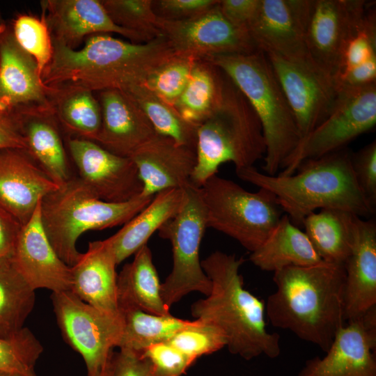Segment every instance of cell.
I'll return each instance as SVG.
<instances>
[{"label":"cell","mask_w":376,"mask_h":376,"mask_svg":"<svg viewBox=\"0 0 376 376\" xmlns=\"http://www.w3.org/2000/svg\"><path fill=\"white\" fill-rule=\"evenodd\" d=\"M52 44V58L40 77L52 99L75 91H124L143 84L175 54L163 36L136 43L102 33L89 37L81 49Z\"/></svg>","instance_id":"6da1fadb"},{"label":"cell","mask_w":376,"mask_h":376,"mask_svg":"<svg viewBox=\"0 0 376 376\" xmlns=\"http://www.w3.org/2000/svg\"><path fill=\"white\" fill-rule=\"evenodd\" d=\"M345 277L344 265L323 260L274 272L276 288L265 302L270 323L326 352L344 325Z\"/></svg>","instance_id":"7a4b0ae2"},{"label":"cell","mask_w":376,"mask_h":376,"mask_svg":"<svg viewBox=\"0 0 376 376\" xmlns=\"http://www.w3.org/2000/svg\"><path fill=\"white\" fill-rule=\"evenodd\" d=\"M244 262L220 251L201 260L211 291L192 304L191 313L196 320L218 327L231 354L245 360L260 355L274 359L281 353L280 336L266 328L265 301L244 287L240 274Z\"/></svg>","instance_id":"3957f363"},{"label":"cell","mask_w":376,"mask_h":376,"mask_svg":"<svg viewBox=\"0 0 376 376\" xmlns=\"http://www.w3.org/2000/svg\"><path fill=\"white\" fill-rule=\"evenodd\" d=\"M345 148L303 162L290 175H269L254 166L236 170L239 178L272 192L282 211L300 225L318 209H335L361 218L373 215L357 181Z\"/></svg>","instance_id":"277c9868"},{"label":"cell","mask_w":376,"mask_h":376,"mask_svg":"<svg viewBox=\"0 0 376 376\" xmlns=\"http://www.w3.org/2000/svg\"><path fill=\"white\" fill-rule=\"evenodd\" d=\"M233 82L260 122L266 152L263 170L275 175L301 140L296 120L280 84L261 50L214 56L206 59Z\"/></svg>","instance_id":"5b68a950"},{"label":"cell","mask_w":376,"mask_h":376,"mask_svg":"<svg viewBox=\"0 0 376 376\" xmlns=\"http://www.w3.org/2000/svg\"><path fill=\"white\" fill-rule=\"evenodd\" d=\"M265 152L258 117L247 99L226 75L221 104L198 126L196 165L191 183L200 187L216 175L225 162H232L235 171L254 166L264 158Z\"/></svg>","instance_id":"8992f818"},{"label":"cell","mask_w":376,"mask_h":376,"mask_svg":"<svg viewBox=\"0 0 376 376\" xmlns=\"http://www.w3.org/2000/svg\"><path fill=\"white\" fill-rule=\"evenodd\" d=\"M153 196L141 194L125 202H107L94 195L79 178H70L41 200V222L58 257L72 267L81 254L76 246L80 235L125 224Z\"/></svg>","instance_id":"52a82bcc"},{"label":"cell","mask_w":376,"mask_h":376,"mask_svg":"<svg viewBox=\"0 0 376 376\" xmlns=\"http://www.w3.org/2000/svg\"><path fill=\"white\" fill-rule=\"evenodd\" d=\"M199 191L207 228L230 237L250 252L265 242L283 215L269 191L259 188L257 191H249L217 174L208 178Z\"/></svg>","instance_id":"ba28073f"},{"label":"cell","mask_w":376,"mask_h":376,"mask_svg":"<svg viewBox=\"0 0 376 376\" xmlns=\"http://www.w3.org/2000/svg\"><path fill=\"white\" fill-rule=\"evenodd\" d=\"M183 191L180 210L158 230L159 235L169 240L172 246L173 267L161 283V295L169 308L192 292L208 295L212 287L200 260L207 222L199 187L191 183Z\"/></svg>","instance_id":"9c48e42d"},{"label":"cell","mask_w":376,"mask_h":376,"mask_svg":"<svg viewBox=\"0 0 376 376\" xmlns=\"http://www.w3.org/2000/svg\"><path fill=\"white\" fill-rule=\"evenodd\" d=\"M375 123L376 83L338 87L337 97L329 116L300 140L278 174L292 175L303 162L344 148L373 129Z\"/></svg>","instance_id":"30bf717a"},{"label":"cell","mask_w":376,"mask_h":376,"mask_svg":"<svg viewBox=\"0 0 376 376\" xmlns=\"http://www.w3.org/2000/svg\"><path fill=\"white\" fill-rule=\"evenodd\" d=\"M57 323L65 340L83 357L88 376H100L107 368L123 333L120 313L104 312L71 290L52 292Z\"/></svg>","instance_id":"8fae6325"},{"label":"cell","mask_w":376,"mask_h":376,"mask_svg":"<svg viewBox=\"0 0 376 376\" xmlns=\"http://www.w3.org/2000/svg\"><path fill=\"white\" fill-rule=\"evenodd\" d=\"M368 7L363 0H310L305 25L306 47L318 70L334 81L345 46L361 26Z\"/></svg>","instance_id":"7c38bea8"},{"label":"cell","mask_w":376,"mask_h":376,"mask_svg":"<svg viewBox=\"0 0 376 376\" xmlns=\"http://www.w3.org/2000/svg\"><path fill=\"white\" fill-rule=\"evenodd\" d=\"M157 25L175 53L196 60L260 50L246 29L233 24L223 15L219 2L187 19L168 20L158 17Z\"/></svg>","instance_id":"4fadbf2b"},{"label":"cell","mask_w":376,"mask_h":376,"mask_svg":"<svg viewBox=\"0 0 376 376\" xmlns=\"http://www.w3.org/2000/svg\"><path fill=\"white\" fill-rule=\"evenodd\" d=\"M309 3L310 0H260L247 30L264 53L322 74L311 58L305 40Z\"/></svg>","instance_id":"5bb4252c"},{"label":"cell","mask_w":376,"mask_h":376,"mask_svg":"<svg viewBox=\"0 0 376 376\" xmlns=\"http://www.w3.org/2000/svg\"><path fill=\"white\" fill-rule=\"evenodd\" d=\"M68 146L79 178L100 200L122 203L142 193L143 184L132 159L78 137L70 139Z\"/></svg>","instance_id":"9a60e30c"},{"label":"cell","mask_w":376,"mask_h":376,"mask_svg":"<svg viewBox=\"0 0 376 376\" xmlns=\"http://www.w3.org/2000/svg\"><path fill=\"white\" fill-rule=\"evenodd\" d=\"M294 115L301 139L321 123L335 104L338 87L325 75L265 53Z\"/></svg>","instance_id":"2e32d148"},{"label":"cell","mask_w":376,"mask_h":376,"mask_svg":"<svg viewBox=\"0 0 376 376\" xmlns=\"http://www.w3.org/2000/svg\"><path fill=\"white\" fill-rule=\"evenodd\" d=\"M33 58L10 34L0 35V100L26 117L49 116L55 111Z\"/></svg>","instance_id":"e0dca14e"},{"label":"cell","mask_w":376,"mask_h":376,"mask_svg":"<svg viewBox=\"0 0 376 376\" xmlns=\"http://www.w3.org/2000/svg\"><path fill=\"white\" fill-rule=\"evenodd\" d=\"M58 187L27 150H0V209L22 226L41 200Z\"/></svg>","instance_id":"ac0fdd59"},{"label":"cell","mask_w":376,"mask_h":376,"mask_svg":"<svg viewBox=\"0 0 376 376\" xmlns=\"http://www.w3.org/2000/svg\"><path fill=\"white\" fill-rule=\"evenodd\" d=\"M11 260L34 290L46 288L57 292L70 290L71 267L61 260L45 233L40 202L31 219L22 226Z\"/></svg>","instance_id":"d6986e66"},{"label":"cell","mask_w":376,"mask_h":376,"mask_svg":"<svg viewBox=\"0 0 376 376\" xmlns=\"http://www.w3.org/2000/svg\"><path fill=\"white\" fill-rule=\"evenodd\" d=\"M352 240L345 264L344 318L361 319L376 308V223L352 215Z\"/></svg>","instance_id":"ffe728a7"},{"label":"cell","mask_w":376,"mask_h":376,"mask_svg":"<svg viewBox=\"0 0 376 376\" xmlns=\"http://www.w3.org/2000/svg\"><path fill=\"white\" fill-rule=\"evenodd\" d=\"M43 17L52 42L77 49L82 39L94 33H115L136 43L147 42L143 36L116 25L97 0H48L42 2Z\"/></svg>","instance_id":"44dd1931"},{"label":"cell","mask_w":376,"mask_h":376,"mask_svg":"<svg viewBox=\"0 0 376 376\" xmlns=\"http://www.w3.org/2000/svg\"><path fill=\"white\" fill-rule=\"evenodd\" d=\"M376 331L361 319L347 322L336 333L323 358L306 362L298 376H376Z\"/></svg>","instance_id":"7402d4cb"},{"label":"cell","mask_w":376,"mask_h":376,"mask_svg":"<svg viewBox=\"0 0 376 376\" xmlns=\"http://www.w3.org/2000/svg\"><path fill=\"white\" fill-rule=\"evenodd\" d=\"M130 159L143 184L141 194L148 196L188 186L196 165L195 149L160 134L141 147Z\"/></svg>","instance_id":"603a6c76"},{"label":"cell","mask_w":376,"mask_h":376,"mask_svg":"<svg viewBox=\"0 0 376 376\" xmlns=\"http://www.w3.org/2000/svg\"><path fill=\"white\" fill-rule=\"evenodd\" d=\"M99 103L102 124L95 143L111 153L130 158L158 134L144 113L124 92L100 91Z\"/></svg>","instance_id":"cb8c5ba5"},{"label":"cell","mask_w":376,"mask_h":376,"mask_svg":"<svg viewBox=\"0 0 376 376\" xmlns=\"http://www.w3.org/2000/svg\"><path fill=\"white\" fill-rule=\"evenodd\" d=\"M115 256L105 240L91 242L71 267L70 290L86 303L119 315Z\"/></svg>","instance_id":"d4e9b609"},{"label":"cell","mask_w":376,"mask_h":376,"mask_svg":"<svg viewBox=\"0 0 376 376\" xmlns=\"http://www.w3.org/2000/svg\"><path fill=\"white\" fill-rule=\"evenodd\" d=\"M183 196V189L157 193L146 207L105 240L118 265L147 244L152 235L178 212Z\"/></svg>","instance_id":"484cf974"},{"label":"cell","mask_w":376,"mask_h":376,"mask_svg":"<svg viewBox=\"0 0 376 376\" xmlns=\"http://www.w3.org/2000/svg\"><path fill=\"white\" fill-rule=\"evenodd\" d=\"M249 260L261 270L272 272L289 266H308L322 261L304 231L285 214L265 242L251 252Z\"/></svg>","instance_id":"4316f807"},{"label":"cell","mask_w":376,"mask_h":376,"mask_svg":"<svg viewBox=\"0 0 376 376\" xmlns=\"http://www.w3.org/2000/svg\"><path fill=\"white\" fill-rule=\"evenodd\" d=\"M161 283L147 244L135 253L132 262L124 265L117 279L119 307L130 306L147 313L170 315L161 295Z\"/></svg>","instance_id":"83f0119b"},{"label":"cell","mask_w":376,"mask_h":376,"mask_svg":"<svg viewBox=\"0 0 376 376\" xmlns=\"http://www.w3.org/2000/svg\"><path fill=\"white\" fill-rule=\"evenodd\" d=\"M226 75L207 60H196L189 81L173 107L187 121L198 126L223 98Z\"/></svg>","instance_id":"f1b7e54d"},{"label":"cell","mask_w":376,"mask_h":376,"mask_svg":"<svg viewBox=\"0 0 376 376\" xmlns=\"http://www.w3.org/2000/svg\"><path fill=\"white\" fill-rule=\"evenodd\" d=\"M353 214L321 209L304 220V233L323 261L345 265L351 251Z\"/></svg>","instance_id":"f546056e"},{"label":"cell","mask_w":376,"mask_h":376,"mask_svg":"<svg viewBox=\"0 0 376 376\" xmlns=\"http://www.w3.org/2000/svg\"><path fill=\"white\" fill-rule=\"evenodd\" d=\"M118 309L123 326L118 347L139 353L152 345L166 341L192 322L171 314L159 315L134 307H119Z\"/></svg>","instance_id":"4dcf8cb0"},{"label":"cell","mask_w":376,"mask_h":376,"mask_svg":"<svg viewBox=\"0 0 376 376\" xmlns=\"http://www.w3.org/2000/svg\"><path fill=\"white\" fill-rule=\"evenodd\" d=\"M141 109L158 134L196 150L198 126L185 120L175 107L150 91L143 84L124 91Z\"/></svg>","instance_id":"1f68e13d"},{"label":"cell","mask_w":376,"mask_h":376,"mask_svg":"<svg viewBox=\"0 0 376 376\" xmlns=\"http://www.w3.org/2000/svg\"><path fill=\"white\" fill-rule=\"evenodd\" d=\"M47 116L27 117L24 135L27 152L58 186L70 178L65 152L55 127L45 118Z\"/></svg>","instance_id":"d6a6232c"},{"label":"cell","mask_w":376,"mask_h":376,"mask_svg":"<svg viewBox=\"0 0 376 376\" xmlns=\"http://www.w3.org/2000/svg\"><path fill=\"white\" fill-rule=\"evenodd\" d=\"M35 299V290L11 259L0 265V338H9L24 327Z\"/></svg>","instance_id":"836d02e7"},{"label":"cell","mask_w":376,"mask_h":376,"mask_svg":"<svg viewBox=\"0 0 376 376\" xmlns=\"http://www.w3.org/2000/svg\"><path fill=\"white\" fill-rule=\"evenodd\" d=\"M54 100L63 126L80 136L78 138L95 142L101 128L102 113L100 103L93 93L75 91Z\"/></svg>","instance_id":"e575fe53"},{"label":"cell","mask_w":376,"mask_h":376,"mask_svg":"<svg viewBox=\"0 0 376 376\" xmlns=\"http://www.w3.org/2000/svg\"><path fill=\"white\" fill-rule=\"evenodd\" d=\"M42 351V345L27 327L9 338H0V371L36 376L34 368Z\"/></svg>","instance_id":"d590c367"},{"label":"cell","mask_w":376,"mask_h":376,"mask_svg":"<svg viewBox=\"0 0 376 376\" xmlns=\"http://www.w3.org/2000/svg\"><path fill=\"white\" fill-rule=\"evenodd\" d=\"M102 4L118 26L139 33L148 40L162 36L152 0H103Z\"/></svg>","instance_id":"8d00e7d4"},{"label":"cell","mask_w":376,"mask_h":376,"mask_svg":"<svg viewBox=\"0 0 376 376\" xmlns=\"http://www.w3.org/2000/svg\"><path fill=\"white\" fill-rule=\"evenodd\" d=\"M196 61L175 53L154 70L143 84L173 106L189 81Z\"/></svg>","instance_id":"74e56055"},{"label":"cell","mask_w":376,"mask_h":376,"mask_svg":"<svg viewBox=\"0 0 376 376\" xmlns=\"http://www.w3.org/2000/svg\"><path fill=\"white\" fill-rule=\"evenodd\" d=\"M17 44L35 61L41 77L53 54V44L48 26L42 17L19 16L13 25Z\"/></svg>","instance_id":"f35d334b"},{"label":"cell","mask_w":376,"mask_h":376,"mask_svg":"<svg viewBox=\"0 0 376 376\" xmlns=\"http://www.w3.org/2000/svg\"><path fill=\"white\" fill-rule=\"evenodd\" d=\"M166 342L196 361L226 347V337L218 327L198 320L177 331Z\"/></svg>","instance_id":"ab89813d"},{"label":"cell","mask_w":376,"mask_h":376,"mask_svg":"<svg viewBox=\"0 0 376 376\" xmlns=\"http://www.w3.org/2000/svg\"><path fill=\"white\" fill-rule=\"evenodd\" d=\"M376 59V15L373 7L368 8L364 19L344 49L335 82L350 70Z\"/></svg>","instance_id":"60d3db41"},{"label":"cell","mask_w":376,"mask_h":376,"mask_svg":"<svg viewBox=\"0 0 376 376\" xmlns=\"http://www.w3.org/2000/svg\"><path fill=\"white\" fill-rule=\"evenodd\" d=\"M141 354L150 361L155 376H182L196 361L166 341L152 345Z\"/></svg>","instance_id":"b9f144b4"},{"label":"cell","mask_w":376,"mask_h":376,"mask_svg":"<svg viewBox=\"0 0 376 376\" xmlns=\"http://www.w3.org/2000/svg\"><path fill=\"white\" fill-rule=\"evenodd\" d=\"M353 171L358 185L372 206H376V141L351 153Z\"/></svg>","instance_id":"7bdbcfd3"},{"label":"cell","mask_w":376,"mask_h":376,"mask_svg":"<svg viewBox=\"0 0 376 376\" xmlns=\"http://www.w3.org/2000/svg\"><path fill=\"white\" fill-rule=\"evenodd\" d=\"M219 0L153 1L155 14L168 20H184L194 17L217 5Z\"/></svg>","instance_id":"ee69618b"},{"label":"cell","mask_w":376,"mask_h":376,"mask_svg":"<svg viewBox=\"0 0 376 376\" xmlns=\"http://www.w3.org/2000/svg\"><path fill=\"white\" fill-rule=\"evenodd\" d=\"M110 367L111 376H155L150 361L141 353L120 349L113 352Z\"/></svg>","instance_id":"f6af8a7d"},{"label":"cell","mask_w":376,"mask_h":376,"mask_svg":"<svg viewBox=\"0 0 376 376\" xmlns=\"http://www.w3.org/2000/svg\"><path fill=\"white\" fill-rule=\"evenodd\" d=\"M26 116L14 111L0 116V150L19 148L27 150L24 135Z\"/></svg>","instance_id":"bcb514c9"},{"label":"cell","mask_w":376,"mask_h":376,"mask_svg":"<svg viewBox=\"0 0 376 376\" xmlns=\"http://www.w3.org/2000/svg\"><path fill=\"white\" fill-rule=\"evenodd\" d=\"M260 0H219V7L223 15L233 24L247 29L253 18Z\"/></svg>","instance_id":"7dc6e473"},{"label":"cell","mask_w":376,"mask_h":376,"mask_svg":"<svg viewBox=\"0 0 376 376\" xmlns=\"http://www.w3.org/2000/svg\"><path fill=\"white\" fill-rule=\"evenodd\" d=\"M22 225L0 209V265L12 258Z\"/></svg>","instance_id":"c3c4849f"},{"label":"cell","mask_w":376,"mask_h":376,"mask_svg":"<svg viewBox=\"0 0 376 376\" xmlns=\"http://www.w3.org/2000/svg\"><path fill=\"white\" fill-rule=\"evenodd\" d=\"M11 111H10L9 109H8L3 104V103L1 102V101L0 100V116L6 114V113H8L9 112H11Z\"/></svg>","instance_id":"681fc988"},{"label":"cell","mask_w":376,"mask_h":376,"mask_svg":"<svg viewBox=\"0 0 376 376\" xmlns=\"http://www.w3.org/2000/svg\"><path fill=\"white\" fill-rule=\"evenodd\" d=\"M100 376H111L110 361H109V363L107 369Z\"/></svg>","instance_id":"f907efd6"},{"label":"cell","mask_w":376,"mask_h":376,"mask_svg":"<svg viewBox=\"0 0 376 376\" xmlns=\"http://www.w3.org/2000/svg\"><path fill=\"white\" fill-rule=\"evenodd\" d=\"M0 376H13L9 373L0 371Z\"/></svg>","instance_id":"816d5d0a"},{"label":"cell","mask_w":376,"mask_h":376,"mask_svg":"<svg viewBox=\"0 0 376 376\" xmlns=\"http://www.w3.org/2000/svg\"><path fill=\"white\" fill-rule=\"evenodd\" d=\"M3 32V29L1 26H0V35Z\"/></svg>","instance_id":"f5cc1de1"},{"label":"cell","mask_w":376,"mask_h":376,"mask_svg":"<svg viewBox=\"0 0 376 376\" xmlns=\"http://www.w3.org/2000/svg\"><path fill=\"white\" fill-rule=\"evenodd\" d=\"M13 376H19V375H13Z\"/></svg>","instance_id":"db71d44e"}]
</instances>
